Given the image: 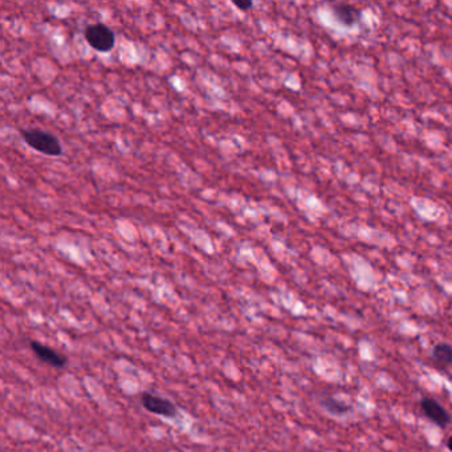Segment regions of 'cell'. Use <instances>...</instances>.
<instances>
[{
    "mask_svg": "<svg viewBox=\"0 0 452 452\" xmlns=\"http://www.w3.org/2000/svg\"><path fill=\"white\" fill-rule=\"evenodd\" d=\"M447 448L452 452V437H450L448 441H447Z\"/></svg>",
    "mask_w": 452,
    "mask_h": 452,
    "instance_id": "9c48e42d",
    "label": "cell"
},
{
    "mask_svg": "<svg viewBox=\"0 0 452 452\" xmlns=\"http://www.w3.org/2000/svg\"><path fill=\"white\" fill-rule=\"evenodd\" d=\"M30 347L35 353L36 357L46 365H51V366L58 368V369L65 368L68 365V357L65 354H61V353H58V350L49 348L39 341H31Z\"/></svg>",
    "mask_w": 452,
    "mask_h": 452,
    "instance_id": "5b68a950",
    "label": "cell"
},
{
    "mask_svg": "<svg viewBox=\"0 0 452 452\" xmlns=\"http://www.w3.org/2000/svg\"><path fill=\"white\" fill-rule=\"evenodd\" d=\"M20 134L24 142L34 150L49 157H58L63 154V146L58 137L48 131L40 129H22Z\"/></svg>",
    "mask_w": 452,
    "mask_h": 452,
    "instance_id": "6da1fadb",
    "label": "cell"
},
{
    "mask_svg": "<svg viewBox=\"0 0 452 452\" xmlns=\"http://www.w3.org/2000/svg\"><path fill=\"white\" fill-rule=\"evenodd\" d=\"M232 4L236 7V8H239L240 11H248L252 6H254V3L252 1H250V0H245V1H239V0H233L232 1Z\"/></svg>",
    "mask_w": 452,
    "mask_h": 452,
    "instance_id": "ba28073f",
    "label": "cell"
},
{
    "mask_svg": "<svg viewBox=\"0 0 452 452\" xmlns=\"http://www.w3.org/2000/svg\"><path fill=\"white\" fill-rule=\"evenodd\" d=\"M84 36L88 44L98 52H110L116 46L115 32L103 23H94L85 28Z\"/></svg>",
    "mask_w": 452,
    "mask_h": 452,
    "instance_id": "7a4b0ae2",
    "label": "cell"
},
{
    "mask_svg": "<svg viewBox=\"0 0 452 452\" xmlns=\"http://www.w3.org/2000/svg\"><path fill=\"white\" fill-rule=\"evenodd\" d=\"M141 405L146 411L160 417L174 419L179 414L178 406L173 401L164 398L162 395L153 394L149 392H145L141 395Z\"/></svg>",
    "mask_w": 452,
    "mask_h": 452,
    "instance_id": "3957f363",
    "label": "cell"
},
{
    "mask_svg": "<svg viewBox=\"0 0 452 452\" xmlns=\"http://www.w3.org/2000/svg\"><path fill=\"white\" fill-rule=\"evenodd\" d=\"M320 405L323 406L326 413H329L332 417L342 418L347 417L353 413V406L349 405L344 401H340L335 396L326 395L320 399Z\"/></svg>",
    "mask_w": 452,
    "mask_h": 452,
    "instance_id": "8992f818",
    "label": "cell"
},
{
    "mask_svg": "<svg viewBox=\"0 0 452 452\" xmlns=\"http://www.w3.org/2000/svg\"><path fill=\"white\" fill-rule=\"evenodd\" d=\"M420 410L427 419L441 429L447 427L451 423V417L447 410L432 398H423L420 401Z\"/></svg>",
    "mask_w": 452,
    "mask_h": 452,
    "instance_id": "277c9868",
    "label": "cell"
},
{
    "mask_svg": "<svg viewBox=\"0 0 452 452\" xmlns=\"http://www.w3.org/2000/svg\"><path fill=\"white\" fill-rule=\"evenodd\" d=\"M432 359L441 366L452 365V345L447 342L437 344L432 349Z\"/></svg>",
    "mask_w": 452,
    "mask_h": 452,
    "instance_id": "52a82bcc",
    "label": "cell"
}]
</instances>
